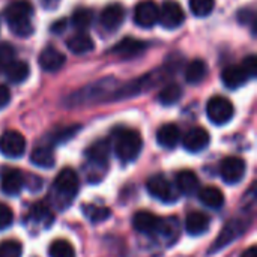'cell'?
I'll list each match as a JSON object with an SVG mask.
<instances>
[{
	"label": "cell",
	"mask_w": 257,
	"mask_h": 257,
	"mask_svg": "<svg viewBox=\"0 0 257 257\" xmlns=\"http://www.w3.org/2000/svg\"><path fill=\"white\" fill-rule=\"evenodd\" d=\"M143 148L142 136L130 128H119L113 134V149L116 157L123 163L134 161Z\"/></svg>",
	"instance_id": "obj_1"
},
{
	"label": "cell",
	"mask_w": 257,
	"mask_h": 257,
	"mask_svg": "<svg viewBox=\"0 0 257 257\" xmlns=\"http://www.w3.org/2000/svg\"><path fill=\"white\" fill-rule=\"evenodd\" d=\"M206 114L208 119L215 123V125H224L227 123L233 114H235V107L230 102V99L224 98V96H212L208 104H206Z\"/></svg>",
	"instance_id": "obj_2"
},
{
	"label": "cell",
	"mask_w": 257,
	"mask_h": 257,
	"mask_svg": "<svg viewBox=\"0 0 257 257\" xmlns=\"http://www.w3.org/2000/svg\"><path fill=\"white\" fill-rule=\"evenodd\" d=\"M54 191L63 200H72V197L78 193V175L74 169L65 167L62 169L54 179Z\"/></svg>",
	"instance_id": "obj_3"
},
{
	"label": "cell",
	"mask_w": 257,
	"mask_h": 257,
	"mask_svg": "<svg viewBox=\"0 0 257 257\" xmlns=\"http://www.w3.org/2000/svg\"><path fill=\"white\" fill-rule=\"evenodd\" d=\"M146 188L151 196H154L155 199H158L164 203H172V202H176V199H178V194H176L172 182L163 175L151 176L146 182Z\"/></svg>",
	"instance_id": "obj_4"
},
{
	"label": "cell",
	"mask_w": 257,
	"mask_h": 257,
	"mask_svg": "<svg viewBox=\"0 0 257 257\" xmlns=\"http://www.w3.org/2000/svg\"><path fill=\"white\" fill-rule=\"evenodd\" d=\"M0 152L8 158H20L26 152V139L15 130H8L0 136Z\"/></svg>",
	"instance_id": "obj_5"
},
{
	"label": "cell",
	"mask_w": 257,
	"mask_h": 257,
	"mask_svg": "<svg viewBox=\"0 0 257 257\" xmlns=\"http://www.w3.org/2000/svg\"><path fill=\"white\" fill-rule=\"evenodd\" d=\"M184 20H185V14H184L182 6L178 2L167 0L161 5L158 23H161L164 29H169V30L178 29L179 26H182Z\"/></svg>",
	"instance_id": "obj_6"
},
{
	"label": "cell",
	"mask_w": 257,
	"mask_h": 257,
	"mask_svg": "<svg viewBox=\"0 0 257 257\" xmlns=\"http://www.w3.org/2000/svg\"><path fill=\"white\" fill-rule=\"evenodd\" d=\"M160 20V8L151 0L140 2L134 9V23L142 29L154 27Z\"/></svg>",
	"instance_id": "obj_7"
},
{
	"label": "cell",
	"mask_w": 257,
	"mask_h": 257,
	"mask_svg": "<svg viewBox=\"0 0 257 257\" xmlns=\"http://www.w3.org/2000/svg\"><path fill=\"white\" fill-rule=\"evenodd\" d=\"M245 161L239 157H227L220 166V175L226 184H238L245 175Z\"/></svg>",
	"instance_id": "obj_8"
},
{
	"label": "cell",
	"mask_w": 257,
	"mask_h": 257,
	"mask_svg": "<svg viewBox=\"0 0 257 257\" xmlns=\"http://www.w3.org/2000/svg\"><path fill=\"white\" fill-rule=\"evenodd\" d=\"M3 15H5L8 26L26 23V21H30L33 15V6L27 0H17L6 6Z\"/></svg>",
	"instance_id": "obj_9"
},
{
	"label": "cell",
	"mask_w": 257,
	"mask_h": 257,
	"mask_svg": "<svg viewBox=\"0 0 257 257\" xmlns=\"http://www.w3.org/2000/svg\"><path fill=\"white\" fill-rule=\"evenodd\" d=\"M244 230H245L244 221H241V220H230V221L221 229V232H220L218 238L215 239V242L212 244V248L209 250V253L212 254V253H217V251H220L221 248L227 247L232 241H235L238 236H241Z\"/></svg>",
	"instance_id": "obj_10"
},
{
	"label": "cell",
	"mask_w": 257,
	"mask_h": 257,
	"mask_svg": "<svg viewBox=\"0 0 257 257\" xmlns=\"http://www.w3.org/2000/svg\"><path fill=\"white\" fill-rule=\"evenodd\" d=\"M163 218H160L158 215L148 212V211H140L137 214H134L133 217V226L136 230H139L140 233H157L161 232L163 229Z\"/></svg>",
	"instance_id": "obj_11"
},
{
	"label": "cell",
	"mask_w": 257,
	"mask_h": 257,
	"mask_svg": "<svg viewBox=\"0 0 257 257\" xmlns=\"http://www.w3.org/2000/svg\"><path fill=\"white\" fill-rule=\"evenodd\" d=\"M38 63L45 72H57L66 63V56L54 47H47L41 51Z\"/></svg>",
	"instance_id": "obj_12"
},
{
	"label": "cell",
	"mask_w": 257,
	"mask_h": 257,
	"mask_svg": "<svg viewBox=\"0 0 257 257\" xmlns=\"http://www.w3.org/2000/svg\"><path fill=\"white\" fill-rule=\"evenodd\" d=\"M123 20H125V9L120 3L108 5L107 8H104V11L101 12V17H99L101 26L110 32L117 30L122 26Z\"/></svg>",
	"instance_id": "obj_13"
},
{
	"label": "cell",
	"mask_w": 257,
	"mask_h": 257,
	"mask_svg": "<svg viewBox=\"0 0 257 257\" xmlns=\"http://www.w3.org/2000/svg\"><path fill=\"white\" fill-rule=\"evenodd\" d=\"M146 50H148V42L134 39V38H125L120 42H117L111 51L122 59H133V57L140 56Z\"/></svg>",
	"instance_id": "obj_14"
},
{
	"label": "cell",
	"mask_w": 257,
	"mask_h": 257,
	"mask_svg": "<svg viewBox=\"0 0 257 257\" xmlns=\"http://www.w3.org/2000/svg\"><path fill=\"white\" fill-rule=\"evenodd\" d=\"M209 142H211V136H209V133H208L205 128H202V126L191 128V130L185 134V137H184V140H182L184 148H185L188 152H200V151H203V149L209 145Z\"/></svg>",
	"instance_id": "obj_15"
},
{
	"label": "cell",
	"mask_w": 257,
	"mask_h": 257,
	"mask_svg": "<svg viewBox=\"0 0 257 257\" xmlns=\"http://www.w3.org/2000/svg\"><path fill=\"white\" fill-rule=\"evenodd\" d=\"M24 176L17 169H8L2 176V191L8 196H17L24 187Z\"/></svg>",
	"instance_id": "obj_16"
},
{
	"label": "cell",
	"mask_w": 257,
	"mask_h": 257,
	"mask_svg": "<svg viewBox=\"0 0 257 257\" xmlns=\"http://www.w3.org/2000/svg\"><path fill=\"white\" fill-rule=\"evenodd\" d=\"M221 80L227 89H238L244 86L250 78L241 65H232L224 68V71L221 72Z\"/></svg>",
	"instance_id": "obj_17"
},
{
	"label": "cell",
	"mask_w": 257,
	"mask_h": 257,
	"mask_svg": "<svg viewBox=\"0 0 257 257\" xmlns=\"http://www.w3.org/2000/svg\"><path fill=\"white\" fill-rule=\"evenodd\" d=\"M110 149L111 145L108 140H98L93 145H90L86 151V157L87 161L96 166H105L108 161V155H110Z\"/></svg>",
	"instance_id": "obj_18"
},
{
	"label": "cell",
	"mask_w": 257,
	"mask_h": 257,
	"mask_svg": "<svg viewBox=\"0 0 257 257\" xmlns=\"http://www.w3.org/2000/svg\"><path fill=\"white\" fill-rule=\"evenodd\" d=\"M181 140V130L175 123H166L157 131V142L166 149H173Z\"/></svg>",
	"instance_id": "obj_19"
},
{
	"label": "cell",
	"mask_w": 257,
	"mask_h": 257,
	"mask_svg": "<svg viewBox=\"0 0 257 257\" xmlns=\"http://www.w3.org/2000/svg\"><path fill=\"white\" fill-rule=\"evenodd\" d=\"M211 226V220L206 214L203 212H190L185 218V230L196 236V235H203Z\"/></svg>",
	"instance_id": "obj_20"
},
{
	"label": "cell",
	"mask_w": 257,
	"mask_h": 257,
	"mask_svg": "<svg viewBox=\"0 0 257 257\" xmlns=\"http://www.w3.org/2000/svg\"><path fill=\"white\" fill-rule=\"evenodd\" d=\"M176 187L185 196H194L200 190V182L191 170H182L176 176Z\"/></svg>",
	"instance_id": "obj_21"
},
{
	"label": "cell",
	"mask_w": 257,
	"mask_h": 257,
	"mask_svg": "<svg viewBox=\"0 0 257 257\" xmlns=\"http://www.w3.org/2000/svg\"><path fill=\"white\" fill-rule=\"evenodd\" d=\"M66 47L74 54H86L93 50L95 42L86 32H78L66 39Z\"/></svg>",
	"instance_id": "obj_22"
},
{
	"label": "cell",
	"mask_w": 257,
	"mask_h": 257,
	"mask_svg": "<svg viewBox=\"0 0 257 257\" xmlns=\"http://www.w3.org/2000/svg\"><path fill=\"white\" fill-rule=\"evenodd\" d=\"M199 199L200 202L211 209H220L224 205V194L220 188L208 185L199 190Z\"/></svg>",
	"instance_id": "obj_23"
},
{
	"label": "cell",
	"mask_w": 257,
	"mask_h": 257,
	"mask_svg": "<svg viewBox=\"0 0 257 257\" xmlns=\"http://www.w3.org/2000/svg\"><path fill=\"white\" fill-rule=\"evenodd\" d=\"M208 75V65L202 59H194L188 63L185 69V80L190 84H199L202 83Z\"/></svg>",
	"instance_id": "obj_24"
},
{
	"label": "cell",
	"mask_w": 257,
	"mask_h": 257,
	"mask_svg": "<svg viewBox=\"0 0 257 257\" xmlns=\"http://www.w3.org/2000/svg\"><path fill=\"white\" fill-rule=\"evenodd\" d=\"M3 69H5L6 78L11 83H15V84L23 83L29 77V74H30V68H29V65L24 60H14L8 66H5Z\"/></svg>",
	"instance_id": "obj_25"
},
{
	"label": "cell",
	"mask_w": 257,
	"mask_h": 257,
	"mask_svg": "<svg viewBox=\"0 0 257 257\" xmlns=\"http://www.w3.org/2000/svg\"><path fill=\"white\" fill-rule=\"evenodd\" d=\"M30 160L35 166L42 169H51L54 166V154L48 146H38L32 151Z\"/></svg>",
	"instance_id": "obj_26"
},
{
	"label": "cell",
	"mask_w": 257,
	"mask_h": 257,
	"mask_svg": "<svg viewBox=\"0 0 257 257\" xmlns=\"http://www.w3.org/2000/svg\"><path fill=\"white\" fill-rule=\"evenodd\" d=\"M182 98V87L178 83H169L164 86L158 95V99L163 105H173Z\"/></svg>",
	"instance_id": "obj_27"
},
{
	"label": "cell",
	"mask_w": 257,
	"mask_h": 257,
	"mask_svg": "<svg viewBox=\"0 0 257 257\" xmlns=\"http://www.w3.org/2000/svg\"><path fill=\"white\" fill-rule=\"evenodd\" d=\"M92 21H93V12L87 8L75 9L71 17V24L80 32H84L86 29H89L92 26Z\"/></svg>",
	"instance_id": "obj_28"
},
{
	"label": "cell",
	"mask_w": 257,
	"mask_h": 257,
	"mask_svg": "<svg viewBox=\"0 0 257 257\" xmlns=\"http://www.w3.org/2000/svg\"><path fill=\"white\" fill-rule=\"evenodd\" d=\"M48 254L50 257H75V250L68 241L56 239L50 244Z\"/></svg>",
	"instance_id": "obj_29"
},
{
	"label": "cell",
	"mask_w": 257,
	"mask_h": 257,
	"mask_svg": "<svg viewBox=\"0 0 257 257\" xmlns=\"http://www.w3.org/2000/svg\"><path fill=\"white\" fill-rule=\"evenodd\" d=\"M83 212L92 223H101L110 217V209L99 205H84Z\"/></svg>",
	"instance_id": "obj_30"
},
{
	"label": "cell",
	"mask_w": 257,
	"mask_h": 257,
	"mask_svg": "<svg viewBox=\"0 0 257 257\" xmlns=\"http://www.w3.org/2000/svg\"><path fill=\"white\" fill-rule=\"evenodd\" d=\"M215 8V0H190V9L196 17H208Z\"/></svg>",
	"instance_id": "obj_31"
},
{
	"label": "cell",
	"mask_w": 257,
	"mask_h": 257,
	"mask_svg": "<svg viewBox=\"0 0 257 257\" xmlns=\"http://www.w3.org/2000/svg\"><path fill=\"white\" fill-rule=\"evenodd\" d=\"M30 218L35 221V223H50L51 221V212H50V208L42 203V202H38L35 203L32 208H30Z\"/></svg>",
	"instance_id": "obj_32"
},
{
	"label": "cell",
	"mask_w": 257,
	"mask_h": 257,
	"mask_svg": "<svg viewBox=\"0 0 257 257\" xmlns=\"http://www.w3.org/2000/svg\"><path fill=\"white\" fill-rule=\"evenodd\" d=\"M23 245L15 239H6L0 242V257H21Z\"/></svg>",
	"instance_id": "obj_33"
},
{
	"label": "cell",
	"mask_w": 257,
	"mask_h": 257,
	"mask_svg": "<svg viewBox=\"0 0 257 257\" xmlns=\"http://www.w3.org/2000/svg\"><path fill=\"white\" fill-rule=\"evenodd\" d=\"M15 60V50L9 42H0V68L8 66Z\"/></svg>",
	"instance_id": "obj_34"
},
{
	"label": "cell",
	"mask_w": 257,
	"mask_h": 257,
	"mask_svg": "<svg viewBox=\"0 0 257 257\" xmlns=\"http://www.w3.org/2000/svg\"><path fill=\"white\" fill-rule=\"evenodd\" d=\"M14 221V212L12 209L5 205V203H0V230H5L8 229Z\"/></svg>",
	"instance_id": "obj_35"
},
{
	"label": "cell",
	"mask_w": 257,
	"mask_h": 257,
	"mask_svg": "<svg viewBox=\"0 0 257 257\" xmlns=\"http://www.w3.org/2000/svg\"><path fill=\"white\" fill-rule=\"evenodd\" d=\"M241 66H242V69L247 72V75H248V78H254L257 74V59L254 54H250V56H247L244 60H242V63H241Z\"/></svg>",
	"instance_id": "obj_36"
},
{
	"label": "cell",
	"mask_w": 257,
	"mask_h": 257,
	"mask_svg": "<svg viewBox=\"0 0 257 257\" xmlns=\"http://www.w3.org/2000/svg\"><path fill=\"white\" fill-rule=\"evenodd\" d=\"M238 20L241 24H251L253 26V33H256V15H254V11L251 8H247V9H241L239 14H238Z\"/></svg>",
	"instance_id": "obj_37"
},
{
	"label": "cell",
	"mask_w": 257,
	"mask_h": 257,
	"mask_svg": "<svg viewBox=\"0 0 257 257\" xmlns=\"http://www.w3.org/2000/svg\"><path fill=\"white\" fill-rule=\"evenodd\" d=\"M11 101V90L5 86L0 84V108H5Z\"/></svg>",
	"instance_id": "obj_38"
},
{
	"label": "cell",
	"mask_w": 257,
	"mask_h": 257,
	"mask_svg": "<svg viewBox=\"0 0 257 257\" xmlns=\"http://www.w3.org/2000/svg\"><path fill=\"white\" fill-rule=\"evenodd\" d=\"M68 23V20H65V18H62V20H57L53 26H51V32H54L56 35H60V33H63L65 32V29H66V24Z\"/></svg>",
	"instance_id": "obj_39"
},
{
	"label": "cell",
	"mask_w": 257,
	"mask_h": 257,
	"mask_svg": "<svg viewBox=\"0 0 257 257\" xmlns=\"http://www.w3.org/2000/svg\"><path fill=\"white\" fill-rule=\"evenodd\" d=\"M39 3L45 11H54L60 5V0H39Z\"/></svg>",
	"instance_id": "obj_40"
},
{
	"label": "cell",
	"mask_w": 257,
	"mask_h": 257,
	"mask_svg": "<svg viewBox=\"0 0 257 257\" xmlns=\"http://www.w3.org/2000/svg\"><path fill=\"white\" fill-rule=\"evenodd\" d=\"M241 257H257V247L256 245H251L250 248H247L242 254H241Z\"/></svg>",
	"instance_id": "obj_41"
},
{
	"label": "cell",
	"mask_w": 257,
	"mask_h": 257,
	"mask_svg": "<svg viewBox=\"0 0 257 257\" xmlns=\"http://www.w3.org/2000/svg\"><path fill=\"white\" fill-rule=\"evenodd\" d=\"M0 29H2V26H0Z\"/></svg>",
	"instance_id": "obj_42"
}]
</instances>
